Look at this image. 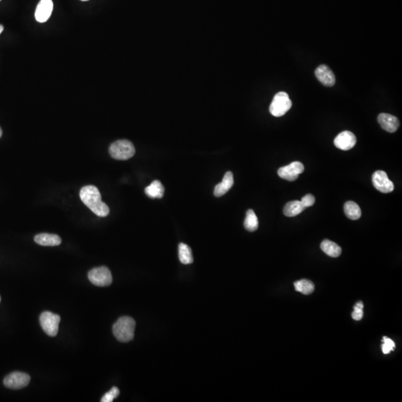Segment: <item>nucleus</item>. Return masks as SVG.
Instances as JSON below:
<instances>
[{
	"label": "nucleus",
	"instance_id": "1",
	"mask_svg": "<svg viewBox=\"0 0 402 402\" xmlns=\"http://www.w3.org/2000/svg\"><path fill=\"white\" fill-rule=\"evenodd\" d=\"M80 197L84 204L99 217H106L110 213L108 206L101 200L100 191L94 185L83 187L80 191Z\"/></svg>",
	"mask_w": 402,
	"mask_h": 402
},
{
	"label": "nucleus",
	"instance_id": "2",
	"mask_svg": "<svg viewBox=\"0 0 402 402\" xmlns=\"http://www.w3.org/2000/svg\"><path fill=\"white\" fill-rule=\"evenodd\" d=\"M135 327H136V322L131 317H121L113 326V334L119 341L127 343L133 340L134 337Z\"/></svg>",
	"mask_w": 402,
	"mask_h": 402
},
{
	"label": "nucleus",
	"instance_id": "3",
	"mask_svg": "<svg viewBox=\"0 0 402 402\" xmlns=\"http://www.w3.org/2000/svg\"><path fill=\"white\" fill-rule=\"evenodd\" d=\"M110 156L119 160H127L134 156V145L131 142L125 139L113 142L109 148Z\"/></svg>",
	"mask_w": 402,
	"mask_h": 402
},
{
	"label": "nucleus",
	"instance_id": "4",
	"mask_svg": "<svg viewBox=\"0 0 402 402\" xmlns=\"http://www.w3.org/2000/svg\"><path fill=\"white\" fill-rule=\"evenodd\" d=\"M292 107V101L285 92H279L273 99L270 106V112L275 117L284 116Z\"/></svg>",
	"mask_w": 402,
	"mask_h": 402
},
{
	"label": "nucleus",
	"instance_id": "5",
	"mask_svg": "<svg viewBox=\"0 0 402 402\" xmlns=\"http://www.w3.org/2000/svg\"><path fill=\"white\" fill-rule=\"evenodd\" d=\"M60 322H61L60 316L50 311L42 313L40 317V323L43 330L51 337H55L58 334Z\"/></svg>",
	"mask_w": 402,
	"mask_h": 402
},
{
	"label": "nucleus",
	"instance_id": "6",
	"mask_svg": "<svg viewBox=\"0 0 402 402\" xmlns=\"http://www.w3.org/2000/svg\"><path fill=\"white\" fill-rule=\"evenodd\" d=\"M88 278L92 284L99 287L109 286L113 282L111 272L106 267L93 268L89 272Z\"/></svg>",
	"mask_w": 402,
	"mask_h": 402
},
{
	"label": "nucleus",
	"instance_id": "7",
	"mask_svg": "<svg viewBox=\"0 0 402 402\" xmlns=\"http://www.w3.org/2000/svg\"><path fill=\"white\" fill-rule=\"evenodd\" d=\"M372 180L374 187L380 192L387 194L394 190L393 182L388 178L385 171H375L372 174Z\"/></svg>",
	"mask_w": 402,
	"mask_h": 402
},
{
	"label": "nucleus",
	"instance_id": "8",
	"mask_svg": "<svg viewBox=\"0 0 402 402\" xmlns=\"http://www.w3.org/2000/svg\"><path fill=\"white\" fill-rule=\"evenodd\" d=\"M305 170L303 164L300 162H291L286 166L282 167L278 170V175L282 179L288 181H294Z\"/></svg>",
	"mask_w": 402,
	"mask_h": 402
},
{
	"label": "nucleus",
	"instance_id": "9",
	"mask_svg": "<svg viewBox=\"0 0 402 402\" xmlns=\"http://www.w3.org/2000/svg\"><path fill=\"white\" fill-rule=\"evenodd\" d=\"M30 376L24 372H15L6 377L4 384L6 387L19 389L25 387L30 382Z\"/></svg>",
	"mask_w": 402,
	"mask_h": 402
},
{
	"label": "nucleus",
	"instance_id": "10",
	"mask_svg": "<svg viewBox=\"0 0 402 402\" xmlns=\"http://www.w3.org/2000/svg\"><path fill=\"white\" fill-rule=\"evenodd\" d=\"M356 142H357V139H356L354 133L346 130V131L342 132L337 135V137L334 139V143L339 149L348 151V150L352 149L353 147L355 145Z\"/></svg>",
	"mask_w": 402,
	"mask_h": 402
},
{
	"label": "nucleus",
	"instance_id": "11",
	"mask_svg": "<svg viewBox=\"0 0 402 402\" xmlns=\"http://www.w3.org/2000/svg\"><path fill=\"white\" fill-rule=\"evenodd\" d=\"M315 76L320 82L326 87H333L335 84L336 78L334 73L329 67L325 64H322L316 69Z\"/></svg>",
	"mask_w": 402,
	"mask_h": 402
},
{
	"label": "nucleus",
	"instance_id": "12",
	"mask_svg": "<svg viewBox=\"0 0 402 402\" xmlns=\"http://www.w3.org/2000/svg\"><path fill=\"white\" fill-rule=\"evenodd\" d=\"M53 11L52 0H41L37 6L35 18L39 23H45L50 19Z\"/></svg>",
	"mask_w": 402,
	"mask_h": 402
},
{
	"label": "nucleus",
	"instance_id": "13",
	"mask_svg": "<svg viewBox=\"0 0 402 402\" xmlns=\"http://www.w3.org/2000/svg\"><path fill=\"white\" fill-rule=\"evenodd\" d=\"M382 128L389 133H395L400 126L399 120L395 116L388 113H380L377 117Z\"/></svg>",
	"mask_w": 402,
	"mask_h": 402
},
{
	"label": "nucleus",
	"instance_id": "14",
	"mask_svg": "<svg viewBox=\"0 0 402 402\" xmlns=\"http://www.w3.org/2000/svg\"><path fill=\"white\" fill-rule=\"evenodd\" d=\"M234 184V179L233 174L231 171H228L224 176L223 180L222 182L216 185L214 190V194L216 197H222L233 187Z\"/></svg>",
	"mask_w": 402,
	"mask_h": 402
},
{
	"label": "nucleus",
	"instance_id": "15",
	"mask_svg": "<svg viewBox=\"0 0 402 402\" xmlns=\"http://www.w3.org/2000/svg\"><path fill=\"white\" fill-rule=\"evenodd\" d=\"M35 241L41 246H58L61 243V239L59 236L48 233L37 235L35 237Z\"/></svg>",
	"mask_w": 402,
	"mask_h": 402
},
{
	"label": "nucleus",
	"instance_id": "16",
	"mask_svg": "<svg viewBox=\"0 0 402 402\" xmlns=\"http://www.w3.org/2000/svg\"><path fill=\"white\" fill-rule=\"evenodd\" d=\"M301 201L293 200L288 202L284 207V215L287 217H295L305 210Z\"/></svg>",
	"mask_w": 402,
	"mask_h": 402
},
{
	"label": "nucleus",
	"instance_id": "17",
	"mask_svg": "<svg viewBox=\"0 0 402 402\" xmlns=\"http://www.w3.org/2000/svg\"><path fill=\"white\" fill-rule=\"evenodd\" d=\"M145 194L151 198H162L164 195L163 185L159 180H155L152 182L151 185H148L145 188Z\"/></svg>",
	"mask_w": 402,
	"mask_h": 402
},
{
	"label": "nucleus",
	"instance_id": "18",
	"mask_svg": "<svg viewBox=\"0 0 402 402\" xmlns=\"http://www.w3.org/2000/svg\"><path fill=\"white\" fill-rule=\"evenodd\" d=\"M320 248L326 254L333 258L338 257L342 253L341 248L339 245L327 239L322 242Z\"/></svg>",
	"mask_w": 402,
	"mask_h": 402
},
{
	"label": "nucleus",
	"instance_id": "19",
	"mask_svg": "<svg viewBox=\"0 0 402 402\" xmlns=\"http://www.w3.org/2000/svg\"><path fill=\"white\" fill-rule=\"evenodd\" d=\"M344 213L351 220H357L361 216V210L354 201H347L344 204Z\"/></svg>",
	"mask_w": 402,
	"mask_h": 402
},
{
	"label": "nucleus",
	"instance_id": "20",
	"mask_svg": "<svg viewBox=\"0 0 402 402\" xmlns=\"http://www.w3.org/2000/svg\"><path fill=\"white\" fill-rule=\"evenodd\" d=\"M294 288L296 291L302 293L304 295H309L314 291V283L308 279H301L294 282Z\"/></svg>",
	"mask_w": 402,
	"mask_h": 402
},
{
	"label": "nucleus",
	"instance_id": "21",
	"mask_svg": "<svg viewBox=\"0 0 402 402\" xmlns=\"http://www.w3.org/2000/svg\"><path fill=\"white\" fill-rule=\"evenodd\" d=\"M179 259L181 263L183 264V265H189V264L192 263L193 261H194L191 248L185 244H179Z\"/></svg>",
	"mask_w": 402,
	"mask_h": 402
},
{
	"label": "nucleus",
	"instance_id": "22",
	"mask_svg": "<svg viewBox=\"0 0 402 402\" xmlns=\"http://www.w3.org/2000/svg\"><path fill=\"white\" fill-rule=\"evenodd\" d=\"M245 229L250 232H254L259 227V221L257 216L253 210H249L247 212L246 218H245Z\"/></svg>",
	"mask_w": 402,
	"mask_h": 402
},
{
	"label": "nucleus",
	"instance_id": "23",
	"mask_svg": "<svg viewBox=\"0 0 402 402\" xmlns=\"http://www.w3.org/2000/svg\"><path fill=\"white\" fill-rule=\"evenodd\" d=\"M382 341L383 342V345H382L381 346L382 351H383V354H389L391 351L395 349V343H394L393 340H391L390 338H388V337H383Z\"/></svg>",
	"mask_w": 402,
	"mask_h": 402
},
{
	"label": "nucleus",
	"instance_id": "24",
	"mask_svg": "<svg viewBox=\"0 0 402 402\" xmlns=\"http://www.w3.org/2000/svg\"><path fill=\"white\" fill-rule=\"evenodd\" d=\"M363 303L362 302H358L356 303V305L354 306V311L352 314V318L354 319V320H360L362 318H363Z\"/></svg>",
	"mask_w": 402,
	"mask_h": 402
},
{
	"label": "nucleus",
	"instance_id": "25",
	"mask_svg": "<svg viewBox=\"0 0 402 402\" xmlns=\"http://www.w3.org/2000/svg\"><path fill=\"white\" fill-rule=\"evenodd\" d=\"M119 389L114 386L108 392L105 394L101 398V402H112L115 398H117L119 395Z\"/></svg>",
	"mask_w": 402,
	"mask_h": 402
},
{
	"label": "nucleus",
	"instance_id": "26",
	"mask_svg": "<svg viewBox=\"0 0 402 402\" xmlns=\"http://www.w3.org/2000/svg\"><path fill=\"white\" fill-rule=\"evenodd\" d=\"M300 201H301L302 205H303L305 208H308V207H312V206L314 205V203H315V197H314L312 194H308L304 196Z\"/></svg>",
	"mask_w": 402,
	"mask_h": 402
},
{
	"label": "nucleus",
	"instance_id": "27",
	"mask_svg": "<svg viewBox=\"0 0 402 402\" xmlns=\"http://www.w3.org/2000/svg\"><path fill=\"white\" fill-rule=\"evenodd\" d=\"M3 30H4V27H3V25H0V35H1V33L3 32Z\"/></svg>",
	"mask_w": 402,
	"mask_h": 402
},
{
	"label": "nucleus",
	"instance_id": "28",
	"mask_svg": "<svg viewBox=\"0 0 402 402\" xmlns=\"http://www.w3.org/2000/svg\"><path fill=\"white\" fill-rule=\"evenodd\" d=\"M2 135H3V131H2V129L0 128V137H1Z\"/></svg>",
	"mask_w": 402,
	"mask_h": 402
},
{
	"label": "nucleus",
	"instance_id": "29",
	"mask_svg": "<svg viewBox=\"0 0 402 402\" xmlns=\"http://www.w3.org/2000/svg\"><path fill=\"white\" fill-rule=\"evenodd\" d=\"M81 1H88V0H81Z\"/></svg>",
	"mask_w": 402,
	"mask_h": 402
},
{
	"label": "nucleus",
	"instance_id": "30",
	"mask_svg": "<svg viewBox=\"0 0 402 402\" xmlns=\"http://www.w3.org/2000/svg\"><path fill=\"white\" fill-rule=\"evenodd\" d=\"M0 301H1V298H0Z\"/></svg>",
	"mask_w": 402,
	"mask_h": 402
},
{
	"label": "nucleus",
	"instance_id": "31",
	"mask_svg": "<svg viewBox=\"0 0 402 402\" xmlns=\"http://www.w3.org/2000/svg\"><path fill=\"white\" fill-rule=\"evenodd\" d=\"M0 1H1V0H0Z\"/></svg>",
	"mask_w": 402,
	"mask_h": 402
}]
</instances>
